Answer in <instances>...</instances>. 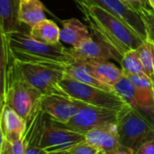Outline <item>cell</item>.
I'll list each match as a JSON object with an SVG mask.
<instances>
[{"instance_id": "obj_19", "label": "cell", "mask_w": 154, "mask_h": 154, "mask_svg": "<svg viewBox=\"0 0 154 154\" xmlns=\"http://www.w3.org/2000/svg\"><path fill=\"white\" fill-rule=\"evenodd\" d=\"M65 77L79 81L80 83L93 86L104 90L115 91L114 88L107 86L103 82L99 81L98 79H97L85 66H83L78 61H75L74 60L72 62L67 64L65 69Z\"/></svg>"}, {"instance_id": "obj_25", "label": "cell", "mask_w": 154, "mask_h": 154, "mask_svg": "<svg viewBox=\"0 0 154 154\" xmlns=\"http://www.w3.org/2000/svg\"><path fill=\"white\" fill-rule=\"evenodd\" d=\"M125 5H127L128 6H130L131 8L138 11L139 8L143 7V6H147L148 4V0H122Z\"/></svg>"}, {"instance_id": "obj_8", "label": "cell", "mask_w": 154, "mask_h": 154, "mask_svg": "<svg viewBox=\"0 0 154 154\" xmlns=\"http://www.w3.org/2000/svg\"><path fill=\"white\" fill-rule=\"evenodd\" d=\"M114 89L128 106L142 114L154 125V88H138L128 78L123 76Z\"/></svg>"}, {"instance_id": "obj_3", "label": "cell", "mask_w": 154, "mask_h": 154, "mask_svg": "<svg viewBox=\"0 0 154 154\" xmlns=\"http://www.w3.org/2000/svg\"><path fill=\"white\" fill-rule=\"evenodd\" d=\"M116 128L122 145L130 154H134L143 144L154 141L153 125L130 106L121 110Z\"/></svg>"}, {"instance_id": "obj_27", "label": "cell", "mask_w": 154, "mask_h": 154, "mask_svg": "<svg viewBox=\"0 0 154 154\" xmlns=\"http://www.w3.org/2000/svg\"><path fill=\"white\" fill-rule=\"evenodd\" d=\"M25 154H48V152L38 146H26L25 145Z\"/></svg>"}, {"instance_id": "obj_22", "label": "cell", "mask_w": 154, "mask_h": 154, "mask_svg": "<svg viewBox=\"0 0 154 154\" xmlns=\"http://www.w3.org/2000/svg\"><path fill=\"white\" fill-rule=\"evenodd\" d=\"M138 13L145 26V40L154 44V11L151 8H148L147 6H143L138 9Z\"/></svg>"}, {"instance_id": "obj_9", "label": "cell", "mask_w": 154, "mask_h": 154, "mask_svg": "<svg viewBox=\"0 0 154 154\" xmlns=\"http://www.w3.org/2000/svg\"><path fill=\"white\" fill-rule=\"evenodd\" d=\"M86 106L87 104L69 96L53 94L42 97L40 108L51 120L65 125Z\"/></svg>"}, {"instance_id": "obj_20", "label": "cell", "mask_w": 154, "mask_h": 154, "mask_svg": "<svg viewBox=\"0 0 154 154\" xmlns=\"http://www.w3.org/2000/svg\"><path fill=\"white\" fill-rule=\"evenodd\" d=\"M120 65L125 76L134 75L148 78L143 70L137 49L130 50L127 52H125L123 55Z\"/></svg>"}, {"instance_id": "obj_1", "label": "cell", "mask_w": 154, "mask_h": 154, "mask_svg": "<svg viewBox=\"0 0 154 154\" xmlns=\"http://www.w3.org/2000/svg\"><path fill=\"white\" fill-rule=\"evenodd\" d=\"M88 22L91 32L124 55L130 50L138 49L144 42L140 35L124 22L104 8L83 2H75Z\"/></svg>"}, {"instance_id": "obj_29", "label": "cell", "mask_w": 154, "mask_h": 154, "mask_svg": "<svg viewBox=\"0 0 154 154\" xmlns=\"http://www.w3.org/2000/svg\"><path fill=\"white\" fill-rule=\"evenodd\" d=\"M148 4L152 7V9L154 11V0H148Z\"/></svg>"}, {"instance_id": "obj_24", "label": "cell", "mask_w": 154, "mask_h": 154, "mask_svg": "<svg viewBox=\"0 0 154 154\" xmlns=\"http://www.w3.org/2000/svg\"><path fill=\"white\" fill-rule=\"evenodd\" d=\"M69 151L72 154H106L101 149L87 141L73 146Z\"/></svg>"}, {"instance_id": "obj_28", "label": "cell", "mask_w": 154, "mask_h": 154, "mask_svg": "<svg viewBox=\"0 0 154 154\" xmlns=\"http://www.w3.org/2000/svg\"><path fill=\"white\" fill-rule=\"evenodd\" d=\"M48 154H72L69 150L68 151H61V152H48Z\"/></svg>"}, {"instance_id": "obj_13", "label": "cell", "mask_w": 154, "mask_h": 154, "mask_svg": "<svg viewBox=\"0 0 154 154\" xmlns=\"http://www.w3.org/2000/svg\"><path fill=\"white\" fill-rule=\"evenodd\" d=\"M1 137L14 143L22 140L27 129V121L14 109L5 105L1 106Z\"/></svg>"}, {"instance_id": "obj_15", "label": "cell", "mask_w": 154, "mask_h": 154, "mask_svg": "<svg viewBox=\"0 0 154 154\" xmlns=\"http://www.w3.org/2000/svg\"><path fill=\"white\" fill-rule=\"evenodd\" d=\"M60 41L71 48H78L92 37L91 32L79 19L70 18L61 21Z\"/></svg>"}, {"instance_id": "obj_5", "label": "cell", "mask_w": 154, "mask_h": 154, "mask_svg": "<svg viewBox=\"0 0 154 154\" xmlns=\"http://www.w3.org/2000/svg\"><path fill=\"white\" fill-rule=\"evenodd\" d=\"M60 87L68 96L88 106L118 111L128 106L116 91L104 90L93 86L80 83L67 77L61 80Z\"/></svg>"}, {"instance_id": "obj_4", "label": "cell", "mask_w": 154, "mask_h": 154, "mask_svg": "<svg viewBox=\"0 0 154 154\" xmlns=\"http://www.w3.org/2000/svg\"><path fill=\"white\" fill-rule=\"evenodd\" d=\"M16 62L25 80L41 91L43 96L53 94L68 96L60 87V82L65 78L67 64L38 63L20 60H16Z\"/></svg>"}, {"instance_id": "obj_23", "label": "cell", "mask_w": 154, "mask_h": 154, "mask_svg": "<svg viewBox=\"0 0 154 154\" xmlns=\"http://www.w3.org/2000/svg\"><path fill=\"white\" fill-rule=\"evenodd\" d=\"M0 154H25V141L24 137L22 140L11 143L1 137Z\"/></svg>"}, {"instance_id": "obj_2", "label": "cell", "mask_w": 154, "mask_h": 154, "mask_svg": "<svg viewBox=\"0 0 154 154\" xmlns=\"http://www.w3.org/2000/svg\"><path fill=\"white\" fill-rule=\"evenodd\" d=\"M3 35L6 37L14 58L16 60L64 64L73 61L70 49L61 43L56 45L43 43L21 30Z\"/></svg>"}, {"instance_id": "obj_18", "label": "cell", "mask_w": 154, "mask_h": 154, "mask_svg": "<svg viewBox=\"0 0 154 154\" xmlns=\"http://www.w3.org/2000/svg\"><path fill=\"white\" fill-rule=\"evenodd\" d=\"M30 28L29 34L41 42L56 45L60 42V28L51 20L43 19Z\"/></svg>"}, {"instance_id": "obj_14", "label": "cell", "mask_w": 154, "mask_h": 154, "mask_svg": "<svg viewBox=\"0 0 154 154\" xmlns=\"http://www.w3.org/2000/svg\"><path fill=\"white\" fill-rule=\"evenodd\" d=\"M85 66L99 81L114 88L124 76L122 69L106 60H74Z\"/></svg>"}, {"instance_id": "obj_17", "label": "cell", "mask_w": 154, "mask_h": 154, "mask_svg": "<svg viewBox=\"0 0 154 154\" xmlns=\"http://www.w3.org/2000/svg\"><path fill=\"white\" fill-rule=\"evenodd\" d=\"M45 7L40 0H19L18 20L20 23L32 27L38 22L46 19Z\"/></svg>"}, {"instance_id": "obj_10", "label": "cell", "mask_w": 154, "mask_h": 154, "mask_svg": "<svg viewBox=\"0 0 154 154\" xmlns=\"http://www.w3.org/2000/svg\"><path fill=\"white\" fill-rule=\"evenodd\" d=\"M77 1L97 5L104 8L107 12L120 19L122 22H124L143 39H146L145 26L138 11L131 8L122 0H74V2Z\"/></svg>"}, {"instance_id": "obj_16", "label": "cell", "mask_w": 154, "mask_h": 154, "mask_svg": "<svg viewBox=\"0 0 154 154\" xmlns=\"http://www.w3.org/2000/svg\"><path fill=\"white\" fill-rule=\"evenodd\" d=\"M19 0H0V32L1 34H9L19 31L18 20Z\"/></svg>"}, {"instance_id": "obj_30", "label": "cell", "mask_w": 154, "mask_h": 154, "mask_svg": "<svg viewBox=\"0 0 154 154\" xmlns=\"http://www.w3.org/2000/svg\"><path fill=\"white\" fill-rule=\"evenodd\" d=\"M152 44V51H153V54H154V44H152V43H151Z\"/></svg>"}, {"instance_id": "obj_11", "label": "cell", "mask_w": 154, "mask_h": 154, "mask_svg": "<svg viewBox=\"0 0 154 154\" xmlns=\"http://www.w3.org/2000/svg\"><path fill=\"white\" fill-rule=\"evenodd\" d=\"M91 34L92 37L79 47L69 48L73 60H113L120 64L123 55L95 32Z\"/></svg>"}, {"instance_id": "obj_7", "label": "cell", "mask_w": 154, "mask_h": 154, "mask_svg": "<svg viewBox=\"0 0 154 154\" xmlns=\"http://www.w3.org/2000/svg\"><path fill=\"white\" fill-rule=\"evenodd\" d=\"M120 114L121 110L118 111L87 105L70 121L62 125L86 134L93 129L117 125Z\"/></svg>"}, {"instance_id": "obj_26", "label": "cell", "mask_w": 154, "mask_h": 154, "mask_svg": "<svg viewBox=\"0 0 154 154\" xmlns=\"http://www.w3.org/2000/svg\"><path fill=\"white\" fill-rule=\"evenodd\" d=\"M134 154H154V141L143 144Z\"/></svg>"}, {"instance_id": "obj_12", "label": "cell", "mask_w": 154, "mask_h": 154, "mask_svg": "<svg viewBox=\"0 0 154 154\" xmlns=\"http://www.w3.org/2000/svg\"><path fill=\"white\" fill-rule=\"evenodd\" d=\"M86 141L98 147L106 154H130L120 142L116 125L88 132L86 134Z\"/></svg>"}, {"instance_id": "obj_6", "label": "cell", "mask_w": 154, "mask_h": 154, "mask_svg": "<svg viewBox=\"0 0 154 154\" xmlns=\"http://www.w3.org/2000/svg\"><path fill=\"white\" fill-rule=\"evenodd\" d=\"M84 141H86L85 134L69 129L45 115L44 127L41 139L42 149L47 152L68 151Z\"/></svg>"}, {"instance_id": "obj_21", "label": "cell", "mask_w": 154, "mask_h": 154, "mask_svg": "<svg viewBox=\"0 0 154 154\" xmlns=\"http://www.w3.org/2000/svg\"><path fill=\"white\" fill-rule=\"evenodd\" d=\"M137 51L139 53L143 70L154 86V54L151 42L144 40L137 49Z\"/></svg>"}]
</instances>
